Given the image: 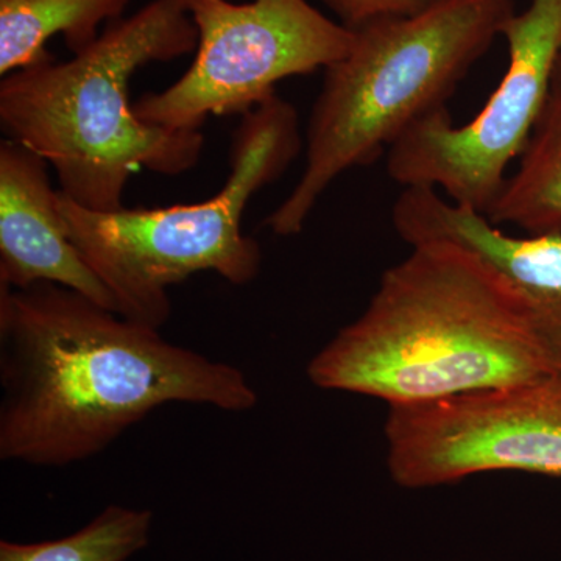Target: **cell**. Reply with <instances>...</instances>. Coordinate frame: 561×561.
<instances>
[{"label":"cell","mask_w":561,"mask_h":561,"mask_svg":"<svg viewBox=\"0 0 561 561\" xmlns=\"http://www.w3.org/2000/svg\"><path fill=\"white\" fill-rule=\"evenodd\" d=\"M502 35L508 68L474 119L454 125L448 108L416 122L387 151V172L402 187H434L489 214L508 169L526 149L561 57V0H530Z\"/></svg>","instance_id":"obj_7"},{"label":"cell","mask_w":561,"mask_h":561,"mask_svg":"<svg viewBox=\"0 0 561 561\" xmlns=\"http://www.w3.org/2000/svg\"><path fill=\"white\" fill-rule=\"evenodd\" d=\"M198 44L191 68L164 91L133 103L153 127L198 131L210 116L251 113L280 80L330 68L348 54L354 31L308 0H190Z\"/></svg>","instance_id":"obj_6"},{"label":"cell","mask_w":561,"mask_h":561,"mask_svg":"<svg viewBox=\"0 0 561 561\" xmlns=\"http://www.w3.org/2000/svg\"><path fill=\"white\" fill-rule=\"evenodd\" d=\"M153 513L108 505L76 534L39 542L0 541V561H127L149 546Z\"/></svg>","instance_id":"obj_13"},{"label":"cell","mask_w":561,"mask_h":561,"mask_svg":"<svg viewBox=\"0 0 561 561\" xmlns=\"http://www.w3.org/2000/svg\"><path fill=\"white\" fill-rule=\"evenodd\" d=\"M313 386L420 404L559 376L511 294L468 254L413 247L308 367ZM561 376V375H560Z\"/></svg>","instance_id":"obj_2"},{"label":"cell","mask_w":561,"mask_h":561,"mask_svg":"<svg viewBox=\"0 0 561 561\" xmlns=\"http://www.w3.org/2000/svg\"><path fill=\"white\" fill-rule=\"evenodd\" d=\"M131 0H0V73L9 76L54 60L46 44L65 36L73 55L99 38L105 21H116Z\"/></svg>","instance_id":"obj_12"},{"label":"cell","mask_w":561,"mask_h":561,"mask_svg":"<svg viewBox=\"0 0 561 561\" xmlns=\"http://www.w3.org/2000/svg\"><path fill=\"white\" fill-rule=\"evenodd\" d=\"M298 113L273 95L242 116L232 135L230 173L208 201L111 213L77 205L58 191L66 231L101 278L124 319L160 330L172 316L169 289L201 272L245 286L261 272L260 243L243 234L247 206L300 154Z\"/></svg>","instance_id":"obj_5"},{"label":"cell","mask_w":561,"mask_h":561,"mask_svg":"<svg viewBox=\"0 0 561 561\" xmlns=\"http://www.w3.org/2000/svg\"><path fill=\"white\" fill-rule=\"evenodd\" d=\"M190 0H151L127 20L114 21L68 61H43L0 83V125L49 162L61 192L77 205L111 213L133 173L175 176L191 171L205 138L172 131L136 116L133 76L150 62H168L197 49Z\"/></svg>","instance_id":"obj_3"},{"label":"cell","mask_w":561,"mask_h":561,"mask_svg":"<svg viewBox=\"0 0 561 561\" xmlns=\"http://www.w3.org/2000/svg\"><path fill=\"white\" fill-rule=\"evenodd\" d=\"M337 14L348 28L362 27L375 21L411 16L430 9L440 0H321Z\"/></svg>","instance_id":"obj_14"},{"label":"cell","mask_w":561,"mask_h":561,"mask_svg":"<svg viewBox=\"0 0 561 561\" xmlns=\"http://www.w3.org/2000/svg\"><path fill=\"white\" fill-rule=\"evenodd\" d=\"M515 171L486 217L526 234H561V57Z\"/></svg>","instance_id":"obj_11"},{"label":"cell","mask_w":561,"mask_h":561,"mask_svg":"<svg viewBox=\"0 0 561 561\" xmlns=\"http://www.w3.org/2000/svg\"><path fill=\"white\" fill-rule=\"evenodd\" d=\"M391 221L411 249L451 247L479 262L511 294L561 375V234H508L485 214L457 205L434 187H404Z\"/></svg>","instance_id":"obj_9"},{"label":"cell","mask_w":561,"mask_h":561,"mask_svg":"<svg viewBox=\"0 0 561 561\" xmlns=\"http://www.w3.org/2000/svg\"><path fill=\"white\" fill-rule=\"evenodd\" d=\"M391 478L427 489L490 471L561 478V376L390 405Z\"/></svg>","instance_id":"obj_8"},{"label":"cell","mask_w":561,"mask_h":561,"mask_svg":"<svg viewBox=\"0 0 561 561\" xmlns=\"http://www.w3.org/2000/svg\"><path fill=\"white\" fill-rule=\"evenodd\" d=\"M0 459L84 461L162 405L247 412L257 393L227 362L173 345L54 283L0 284Z\"/></svg>","instance_id":"obj_1"},{"label":"cell","mask_w":561,"mask_h":561,"mask_svg":"<svg viewBox=\"0 0 561 561\" xmlns=\"http://www.w3.org/2000/svg\"><path fill=\"white\" fill-rule=\"evenodd\" d=\"M68 287L116 312L113 295L70 241L49 162L10 138L0 142V284Z\"/></svg>","instance_id":"obj_10"},{"label":"cell","mask_w":561,"mask_h":561,"mask_svg":"<svg viewBox=\"0 0 561 561\" xmlns=\"http://www.w3.org/2000/svg\"><path fill=\"white\" fill-rule=\"evenodd\" d=\"M513 14V0H440L411 16L351 28L348 54L324 69L300 180L267 227L280 238L300 234L342 173L371 164L416 122L445 108Z\"/></svg>","instance_id":"obj_4"}]
</instances>
